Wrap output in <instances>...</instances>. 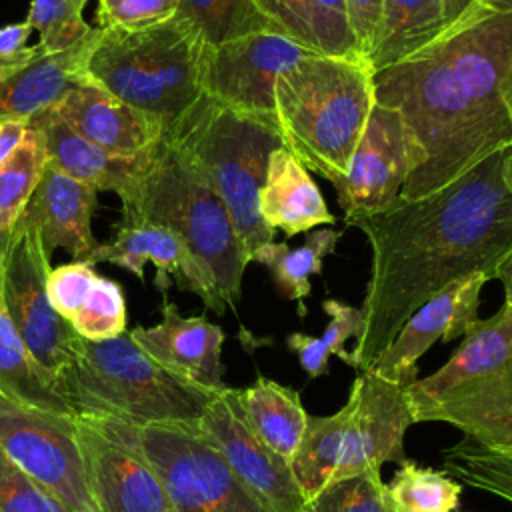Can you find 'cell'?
Masks as SVG:
<instances>
[{"instance_id": "14", "label": "cell", "mask_w": 512, "mask_h": 512, "mask_svg": "<svg viewBox=\"0 0 512 512\" xmlns=\"http://www.w3.org/2000/svg\"><path fill=\"white\" fill-rule=\"evenodd\" d=\"M422 166V152L396 108L374 102L348 170L334 188L344 222L386 212Z\"/></svg>"}, {"instance_id": "16", "label": "cell", "mask_w": 512, "mask_h": 512, "mask_svg": "<svg viewBox=\"0 0 512 512\" xmlns=\"http://www.w3.org/2000/svg\"><path fill=\"white\" fill-rule=\"evenodd\" d=\"M198 428L270 512H308V500L292 466L248 424L238 402V388L224 386L216 392Z\"/></svg>"}, {"instance_id": "24", "label": "cell", "mask_w": 512, "mask_h": 512, "mask_svg": "<svg viewBox=\"0 0 512 512\" xmlns=\"http://www.w3.org/2000/svg\"><path fill=\"white\" fill-rule=\"evenodd\" d=\"M98 36V28L80 44L44 54L28 64L0 60V118H30L52 106L70 86L82 82L86 56Z\"/></svg>"}, {"instance_id": "13", "label": "cell", "mask_w": 512, "mask_h": 512, "mask_svg": "<svg viewBox=\"0 0 512 512\" xmlns=\"http://www.w3.org/2000/svg\"><path fill=\"white\" fill-rule=\"evenodd\" d=\"M74 420L96 512H172L136 424L84 412Z\"/></svg>"}, {"instance_id": "38", "label": "cell", "mask_w": 512, "mask_h": 512, "mask_svg": "<svg viewBox=\"0 0 512 512\" xmlns=\"http://www.w3.org/2000/svg\"><path fill=\"white\" fill-rule=\"evenodd\" d=\"M178 0H98L96 28L140 32L176 16Z\"/></svg>"}, {"instance_id": "47", "label": "cell", "mask_w": 512, "mask_h": 512, "mask_svg": "<svg viewBox=\"0 0 512 512\" xmlns=\"http://www.w3.org/2000/svg\"><path fill=\"white\" fill-rule=\"evenodd\" d=\"M486 8L494 12H512V0H482Z\"/></svg>"}, {"instance_id": "44", "label": "cell", "mask_w": 512, "mask_h": 512, "mask_svg": "<svg viewBox=\"0 0 512 512\" xmlns=\"http://www.w3.org/2000/svg\"><path fill=\"white\" fill-rule=\"evenodd\" d=\"M494 280L502 282L504 304L512 308V248L498 260L494 268Z\"/></svg>"}, {"instance_id": "9", "label": "cell", "mask_w": 512, "mask_h": 512, "mask_svg": "<svg viewBox=\"0 0 512 512\" xmlns=\"http://www.w3.org/2000/svg\"><path fill=\"white\" fill-rule=\"evenodd\" d=\"M202 54L200 38L176 16L140 32L98 28L82 82L152 116L166 134L204 96Z\"/></svg>"}, {"instance_id": "4", "label": "cell", "mask_w": 512, "mask_h": 512, "mask_svg": "<svg viewBox=\"0 0 512 512\" xmlns=\"http://www.w3.org/2000/svg\"><path fill=\"white\" fill-rule=\"evenodd\" d=\"M412 424L446 422L492 452H512V308L476 320L436 372L406 388Z\"/></svg>"}, {"instance_id": "19", "label": "cell", "mask_w": 512, "mask_h": 512, "mask_svg": "<svg viewBox=\"0 0 512 512\" xmlns=\"http://www.w3.org/2000/svg\"><path fill=\"white\" fill-rule=\"evenodd\" d=\"M46 110L78 136L120 156L142 154L164 138L158 120L90 82L70 86Z\"/></svg>"}, {"instance_id": "18", "label": "cell", "mask_w": 512, "mask_h": 512, "mask_svg": "<svg viewBox=\"0 0 512 512\" xmlns=\"http://www.w3.org/2000/svg\"><path fill=\"white\" fill-rule=\"evenodd\" d=\"M488 280L478 272L438 292L402 324L394 340L366 370L392 380H416V364L432 344L462 338L478 320L480 292Z\"/></svg>"}, {"instance_id": "6", "label": "cell", "mask_w": 512, "mask_h": 512, "mask_svg": "<svg viewBox=\"0 0 512 512\" xmlns=\"http://www.w3.org/2000/svg\"><path fill=\"white\" fill-rule=\"evenodd\" d=\"M122 218L148 220L176 232L208 272L218 314L236 308L250 256L220 196L164 138L134 192L122 200Z\"/></svg>"}, {"instance_id": "35", "label": "cell", "mask_w": 512, "mask_h": 512, "mask_svg": "<svg viewBox=\"0 0 512 512\" xmlns=\"http://www.w3.org/2000/svg\"><path fill=\"white\" fill-rule=\"evenodd\" d=\"M90 0H32L26 22L38 32V44L46 54L64 52L86 40L94 26L84 20Z\"/></svg>"}, {"instance_id": "15", "label": "cell", "mask_w": 512, "mask_h": 512, "mask_svg": "<svg viewBox=\"0 0 512 512\" xmlns=\"http://www.w3.org/2000/svg\"><path fill=\"white\" fill-rule=\"evenodd\" d=\"M310 50L280 32H258L202 54L204 96L276 126L274 86L278 76Z\"/></svg>"}, {"instance_id": "5", "label": "cell", "mask_w": 512, "mask_h": 512, "mask_svg": "<svg viewBox=\"0 0 512 512\" xmlns=\"http://www.w3.org/2000/svg\"><path fill=\"white\" fill-rule=\"evenodd\" d=\"M56 382L76 414L112 416L136 426L196 424L216 394L160 366L128 332L96 342L78 336Z\"/></svg>"}, {"instance_id": "21", "label": "cell", "mask_w": 512, "mask_h": 512, "mask_svg": "<svg viewBox=\"0 0 512 512\" xmlns=\"http://www.w3.org/2000/svg\"><path fill=\"white\" fill-rule=\"evenodd\" d=\"M96 196L98 190L48 162L20 218L40 230L50 256L56 248H64L74 260H82L98 244L90 226Z\"/></svg>"}, {"instance_id": "22", "label": "cell", "mask_w": 512, "mask_h": 512, "mask_svg": "<svg viewBox=\"0 0 512 512\" xmlns=\"http://www.w3.org/2000/svg\"><path fill=\"white\" fill-rule=\"evenodd\" d=\"M28 126L36 128L42 134L48 152V162L52 166L92 186L98 192H114L120 200L134 192L156 148L154 146L136 156L112 154L78 136L46 108L30 116Z\"/></svg>"}, {"instance_id": "36", "label": "cell", "mask_w": 512, "mask_h": 512, "mask_svg": "<svg viewBox=\"0 0 512 512\" xmlns=\"http://www.w3.org/2000/svg\"><path fill=\"white\" fill-rule=\"evenodd\" d=\"M68 324L80 338L94 342L124 334L126 298L122 286L98 274Z\"/></svg>"}, {"instance_id": "37", "label": "cell", "mask_w": 512, "mask_h": 512, "mask_svg": "<svg viewBox=\"0 0 512 512\" xmlns=\"http://www.w3.org/2000/svg\"><path fill=\"white\" fill-rule=\"evenodd\" d=\"M308 512H396L380 470L336 480L308 500Z\"/></svg>"}, {"instance_id": "42", "label": "cell", "mask_w": 512, "mask_h": 512, "mask_svg": "<svg viewBox=\"0 0 512 512\" xmlns=\"http://www.w3.org/2000/svg\"><path fill=\"white\" fill-rule=\"evenodd\" d=\"M30 32H32V26L26 20L12 22L0 28V60L8 64H28L44 56L46 52L42 50L40 44H34V46L26 44Z\"/></svg>"}, {"instance_id": "29", "label": "cell", "mask_w": 512, "mask_h": 512, "mask_svg": "<svg viewBox=\"0 0 512 512\" xmlns=\"http://www.w3.org/2000/svg\"><path fill=\"white\" fill-rule=\"evenodd\" d=\"M342 232L330 228H314L306 234V240L298 248H290L286 242H268L252 254V262H258L270 270L276 290L298 302V314L304 316V298L310 294V278L322 272V262L334 252Z\"/></svg>"}, {"instance_id": "49", "label": "cell", "mask_w": 512, "mask_h": 512, "mask_svg": "<svg viewBox=\"0 0 512 512\" xmlns=\"http://www.w3.org/2000/svg\"><path fill=\"white\" fill-rule=\"evenodd\" d=\"M480 2H482V0H480ZM482 4H484V2H482Z\"/></svg>"}, {"instance_id": "34", "label": "cell", "mask_w": 512, "mask_h": 512, "mask_svg": "<svg viewBox=\"0 0 512 512\" xmlns=\"http://www.w3.org/2000/svg\"><path fill=\"white\" fill-rule=\"evenodd\" d=\"M444 470L462 486L512 504V452H492L464 438L440 454Z\"/></svg>"}, {"instance_id": "25", "label": "cell", "mask_w": 512, "mask_h": 512, "mask_svg": "<svg viewBox=\"0 0 512 512\" xmlns=\"http://www.w3.org/2000/svg\"><path fill=\"white\" fill-rule=\"evenodd\" d=\"M276 32L310 52L360 56L348 24L344 0H254Z\"/></svg>"}, {"instance_id": "10", "label": "cell", "mask_w": 512, "mask_h": 512, "mask_svg": "<svg viewBox=\"0 0 512 512\" xmlns=\"http://www.w3.org/2000/svg\"><path fill=\"white\" fill-rule=\"evenodd\" d=\"M140 448L172 512H270L196 424L138 426Z\"/></svg>"}, {"instance_id": "46", "label": "cell", "mask_w": 512, "mask_h": 512, "mask_svg": "<svg viewBox=\"0 0 512 512\" xmlns=\"http://www.w3.org/2000/svg\"><path fill=\"white\" fill-rule=\"evenodd\" d=\"M502 182L506 186V190L512 194V152L508 150L506 158H504V166H502Z\"/></svg>"}, {"instance_id": "11", "label": "cell", "mask_w": 512, "mask_h": 512, "mask_svg": "<svg viewBox=\"0 0 512 512\" xmlns=\"http://www.w3.org/2000/svg\"><path fill=\"white\" fill-rule=\"evenodd\" d=\"M0 450L66 512H96L74 416L0 396Z\"/></svg>"}, {"instance_id": "12", "label": "cell", "mask_w": 512, "mask_h": 512, "mask_svg": "<svg viewBox=\"0 0 512 512\" xmlns=\"http://www.w3.org/2000/svg\"><path fill=\"white\" fill-rule=\"evenodd\" d=\"M0 254L10 320L30 354L58 380L72 360L78 334L50 304L46 280L52 268L40 230L18 218L12 230L0 236Z\"/></svg>"}, {"instance_id": "8", "label": "cell", "mask_w": 512, "mask_h": 512, "mask_svg": "<svg viewBox=\"0 0 512 512\" xmlns=\"http://www.w3.org/2000/svg\"><path fill=\"white\" fill-rule=\"evenodd\" d=\"M410 382L360 370L340 410L308 418L292 462L306 500L336 480L406 460L404 436L412 424L406 398Z\"/></svg>"}, {"instance_id": "32", "label": "cell", "mask_w": 512, "mask_h": 512, "mask_svg": "<svg viewBox=\"0 0 512 512\" xmlns=\"http://www.w3.org/2000/svg\"><path fill=\"white\" fill-rule=\"evenodd\" d=\"M322 310L328 314V324L320 336H308L292 332L286 336V346L298 356V362L308 378H318L328 372L330 356H338L342 362L348 358L344 342L356 338L362 322L360 308L344 304L336 298H326Z\"/></svg>"}, {"instance_id": "28", "label": "cell", "mask_w": 512, "mask_h": 512, "mask_svg": "<svg viewBox=\"0 0 512 512\" xmlns=\"http://www.w3.org/2000/svg\"><path fill=\"white\" fill-rule=\"evenodd\" d=\"M0 396L48 412L76 416L56 378L30 354L6 310L0 254Z\"/></svg>"}, {"instance_id": "39", "label": "cell", "mask_w": 512, "mask_h": 512, "mask_svg": "<svg viewBox=\"0 0 512 512\" xmlns=\"http://www.w3.org/2000/svg\"><path fill=\"white\" fill-rule=\"evenodd\" d=\"M0 512H66L0 450Z\"/></svg>"}, {"instance_id": "26", "label": "cell", "mask_w": 512, "mask_h": 512, "mask_svg": "<svg viewBox=\"0 0 512 512\" xmlns=\"http://www.w3.org/2000/svg\"><path fill=\"white\" fill-rule=\"evenodd\" d=\"M452 26L442 0H382L366 60L374 72L390 68L436 42Z\"/></svg>"}, {"instance_id": "30", "label": "cell", "mask_w": 512, "mask_h": 512, "mask_svg": "<svg viewBox=\"0 0 512 512\" xmlns=\"http://www.w3.org/2000/svg\"><path fill=\"white\" fill-rule=\"evenodd\" d=\"M176 18L192 28L204 48L258 32H276L254 0H178Z\"/></svg>"}, {"instance_id": "1", "label": "cell", "mask_w": 512, "mask_h": 512, "mask_svg": "<svg viewBox=\"0 0 512 512\" xmlns=\"http://www.w3.org/2000/svg\"><path fill=\"white\" fill-rule=\"evenodd\" d=\"M498 150L448 186L352 222L372 250L362 322L346 364L366 370L430 298L472 274L494 280L512 248V194Z\"/></svg>"}, {"instance_id": "27", "label": "cell", "mask_w": 512, "mask_h": 512, "mask_svg": "<svg viewBox=\"0 0 512 512\" xmlns=\"http://www.w3.org/2000/svg\"><path fill=\"white\" fill-rule=\"evenodd\" d=\"M238 402L252 430L292 466L310 418L300 394L290 386L258 376L252 386L238 388Z\"/></svg>"}, {"instance_id": "31", "label": "cell", "mask_w": 512, "mask_h": 512, "mask_svg": "<svg viewBox=\"0 0 512 512\" xmlns=\"http://www.w3.org/2000/svg\"><path fill=\"white\" fill-rule=\"evenodd\" d=\"M46 164L44 138L28 126L20 146L0 164V236H6L24 212Z\"/></svg>"}, {"instance_id": "33", "label": "cell", "mask_w": 512, "mask_h": 512, "mask_svg": "<svg viewBox=\"0 0 512 512\" xmlns=\"http://www.w3.org/2000/svg\"><path fill=\"white\" fill-rule=\"evenodd\" d=\"M396 512H456L462 484L446 470L418 466L406 458L388 484Z\"/></svg>"}, {"instance_id": "45", "label": "cell", "mask_w": 512, "mask_h": 512, "mask_svg": "<svg viewBox=\"0 0 512 512\" xmlns=\"http://www.w3.org/2000/svg\"><path fill=\"white\" fill-rule=\"evenodd\" d=\"M442 6L450 24H458L460 20H464L468 14H472L484 4L480 0H442Z\"/></svg>"}, {"instance_id": "40", "label": "cell", "mask_w": 512, "mask_h": 512, "mask_svg": "<svg viewBox=\"0 0 512 512\" xmlns=\"http://www.w3.org/2000/svg\"><path fill=\"white\" fill-rule=\"evenodd\" d=\"M98 272L84 260H72L58 268H52L46 280V290L52 308L70 322L76 314L82 298L88 294Z\"/></svg>"}, {"instance_id": "41", "label": "cell", "mask_w": 512, "mask_h": 512, "mask_svg": "<svg viewBox=\"0 0 512 512\" xmlns=\"http://www.w3.org/2000/svg\"><path fill=\"white\" fill-rule=\"evenodd\" d=\"M346 2V14H348V24L356 42V52L362 58H368L380 10H382V0H344Z\"/></svg>"}, {"instance_id": "2", "label": "cell", "mask_w": 512, "mask_h": 512, "mask_svg": "<svg viewBox=\"0 0 512 512\" xmlns=\"http://www.w3.org/2000/svg\"><path fill=\"white\" fill-rule=\"evenodd\" d=\"M422 152L400 198L432 194L512 146V12L480 6L414 56L374 72Z\"/></svg>"}, {"instance_id": "43", "label": "cell", "mask_w": 512, "mask_h": 512, "mask_svg": "<svg viewBox=\"0 0 512 512\" xmlns=\"http://www.w3.org/2000/svg\"><path fill=\"white\" fill-rule=\"evenodd\" d=\"M26 130V118H0V164L20 146Z\"/></svg>"}, {"instance_id": "3", "label": "cell", "mask_w": 512, "mask_h": 512, "mask_svg": "<svg viewBox=\"0 0 512 512\" xmlns=\"http://www.w3.org/2000/svg\"><path fill=\"white\" fill-rule=\"evenodd\" d=\"M374 102V68L366 58L310 52L276 80V128L302 166L336 188Z\"/></svg>"}, {"instance_id": "7", "label": "cell", "mask_w": 512, "mask_h": 512, "mask_svg": "<svg viewBox=\"0 0 512 512\" xmlns=\"http://www.w3.org/2000/svg\"><path fill=\"white\" fill-rule=\"evenodd\" d=\"M164 140L220 196L252 262V254L276 234L258 214V192L270 154L284 146L278 128L202 96L166 130Z\"/></svg>"}, {"instance_id": "20", "label": "cell", "mask_w": 512, "mask_h": 512, "mask_svg": "<svg viewBox=\"0 0 512 512\" xmlns=\"http://www.w3.org/2000/svg\"><path fill=\"white\" fill-rule=\"evenodd\" d=\"M130 338L160 366L210 392H220L224 330L204 316H182L174 302L164 300L162 320L154 326H136Z\"/></svg>"}, {"instance_id": "23", "label": "cell", "mask_w": 512, "mask_h": 512, "mask_svg": "<svg viewBox=\"0 0 512 512\" xmlns=\"http://www.w3.org/2000/svg\"><path fill=\"white\" fill-rule=\"evenodd\" d=\"M258 214L268 228L282 230L286 238L336 220L310 172L286 146L276 148L268 158L258 192Z\"/></svg>"}, {"instance_id": "17", "label": "cell", "mask_w": 512, "mask_h": 512, "mask_svg": "<svg viewBox=\"0 0 512 512\" xmlns=\"http://www.w3.org/2000/svg\"><path fill=\"white\" fill-rule=\"evenodd\" d=\"M114 230L116 234L110 242H98L82 260L92 266L100 262L116 264L140 280H144V266L152 264L156 268V288L166 292L174 276L178 288L194 292L208 310L218 314L216 294L208 272L176 232L134 218H122Z\"/></svg>"}, {"instance_id": "48", "label": "cell", "mask_w": 512, "mask_h": 512, "mask_svg": "<svg viewBox=\"0 0 512 512\" xmlns=\"http://www.w3.org/2000/svg\"><path fill=\"white\" fill-rule=\"evenodd\" d=\"M510 116H512V100H510ZM510 152H512V146H510Z\"/></svg>"}]
</instances>
